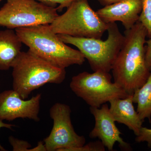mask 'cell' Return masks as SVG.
I'll return each mask as SVG.
<instances>
[{
  "label": "cell",
  "mask_w": 151,
  "mask_h": 151,
  "mask_svg": "<svg viewBox=\"0 0 151 151\" xmlns=\"http://www.w3.org/2000/svg\"><path fill=\"white\" fill-rule=\"evenodd\" d=\"M3 0H1V1ZM40 2L47 5L55 7L58 4L57 7L58 11L62 12L65 8H67L71 5V4L75 1L77 0H36Z\"/></svg>",
  "instance_id": "cell-17"
},
{
  "label": "cell",
  "mask_w": 151,
  "mask_h": 151,
  "mask_svg": "<svg viewBox=\"0 0 151 151\" xmlns=\"http://www.w3.org/2000/svg\"><path fill=\"white\" fill-rule=\"evenodd\" d=\"M109 110L115 122L124 124L136 136L142 127V121L133 105V94L125 98H116L109 101Z\"/></svg>",
  "instance_id": "cell-12"
},
{
  "label": "cell",
  "mask_w": 151,
  "mask_h": 151,
  "mask_svg": "<svg viewBox=\"0 0 151 151\" xmlns=\"http://www.w3.org/2000/svg\"><path fill=\"white\" fill-rule=\"evenodd\" d=\"M9 141L13 151H32L30 144L26 141L19 139L13 136H9Z\"/></svg>",
  "instance_id": "cell-16"
},
{
  "label": "cell",
  "mask_w": 151,
  "mask_h": 151,
  "mask_svg": "<svg viewBox=\"0 0 151 151\" xmlns=\"http://www.w3.org/2000/svg\"><path fill=\"white\" fill-rule=\"evenodd\" d=\"M15 31L30 50L55 67L65 69L70 65H82L85 62L81 52L60 40L50 24L18 28Z\"/></svg>",
  "instance_id": "cell-2"
},
{
  "label": "cell",
  "mask_w": 151,
  "mask_h": 151,
  "mask_svg": "<svg viewBox=\"0 0 151 151\" xmlns=\"http://www.w3.org/2000/svg\"><path fill=\"white\" fill-rule=\"evenodd\" d=\"M90 111L94 116L95 124L89 134V137L98 138L109 151L113 150L116 142L119 143L121 148L127 150H131L129 144L121 137L122 133L116 127L107 104H103L101 108L90 107Z\"/></svg>",
  "instance_id": "cell-10"
},
{
  "label": "cell",
  "mask_w": 151,
  "mask_h": 151,
  "mask_svg": "<svg viewBox=\"0 0 151 151\" xmlns=\"http://www.w3.org/2000/svg\"><path fill=\"white\" fill-rule=\"evenodd\" d=\"M145 60L146 65L151 70V38L146 41Z\"/></svg>",
  "instance_id": "cell-20"
},
{
  "label": "cell",
  "mask_w": 151,
  "mask_h": 151,
  "mask_svg": "<svg viewBox=\"0 0 151 151\" xmlns=\"http://www.w3.org/2000/svg\"><path fill=\"white\" fill-rule=\"evenodd\" d=\"M21 40L13 29L0 31V70H8L21 52Z\"/></svg>",
  "instance_id": "cell-13"
},
{
  "label": "cell",
  "mask_w": 151,
  "mask_h": 151,
  "mask_svg": "<svg viewBox=\"0 0 151 151\" xmlns=\"http://www.w3.org/2000/svg\"><path fill=\"white\" fill-rule=\"evenodd\" d=\"M1 0H0V2H1Z\"/></svg>",
  "instance_id": "cell-23"
},
{
  "label": "cell",
  "mask_w": 151,
  "mask_h": 151,
  "mask_svg": "<svg viewBox=\"0 0 151 151\" xmlns=\"http://www.w3.org/2000/svg\"><path fill=\"white\" fill-rule=\"evenodd\" d=\"M105 148L101 141H97L84 145L81 147L73 149L71 151H104Z\"/></svg>",
  "instance_id": "cell-18"
},
{
  "label": "cell",
  "mask_w": 151,
  "mask_h": 151,
  "mask_svg": "<svg viewBox=\"0 0 151 151\" xmlns=\"http://www.w3.org/2000/svg\"><path fill=\"white\" fill-rule=\"evenodd\" d=\"M101 5L105 6L120 1L121 0H97Z\"/></svg>",
  "instance_id": "cell-22"
},
{
  "label": "cell",
  "mask_w": 151,
  "mask_h": 151,
  "mask_svg": "<svg viewBox=\"0 0 151 151\" xmlns=\"http://www.w3.org/2000/svg\"><path fill=\"white\" fill-rule=\"evenodd\" d=\"M109 72L84 71L72 77L71 90L91 107L100 108L113 99L125 98L129 94L115 82Z\"/></svg>",
  "instance_id": "cell-6"
},
{
  "label": "cell",
  "mask_w": 151,
  "mask_h": 151,
  "mask_svg": "<svg viewBox=\"0 0 151 151\" xmlns=\"http://www.w3.org/2000/svg\"><path fill=\"white\" fill-rule=\"evenodd\" d=\"M142 9V0H121L104 6L96 12L105 23L120 22L128 30L139 21Z\"/></svg>",
  "instance_id": "cell-11"
},
{
  "label": "cell",
  "mask_w": 151,
  "mask_h": 151,
  "mask_svg": "<svg viewBox=\"0 0 151 151\" xmlns=\"http://www.w3.org/2000/svg\"><path fill=\"white\" fill-rule=\"evenodd\" d=\"M49 113L53 127L50 134L44 140L46 151H71L85 145V137L78 135L72 125L70 106L55 103Z\"/></svg>",
  "instance_id": "cell-8"
},
{
  "label": "cell",
  "mask_w": 151,
  "mask_h": 151,
  "mask_svg": "<svg viewBox=\"0 0 151 151\" xmlns=\"http://www.w3.org/2000/svg\"><path fill=\"white\" fill-rule=\"evenodd\" d=\"M50 25L57 35L97 39L101 38L108 26L90 6L88 0L73 2Z\"/></svg>",
  "instance_id": "cell-5"
},
{
  "label": "cell",
  "mask_w": 151,
  "mask_h": 151,
  "mask_svg": "<svg viewBox=\"0 0 151 151\" xmlns=\"http://www.w3.org/2000/svg\"><path fill=\"white\" fill-rule=\"evenodd\" d=\"M107 39L94 38L76 37L58 34L63 42L78 49L89 62L94 72H110L122 48L124 36L120 32L116 22L108 24Z\"/></svg>",
  "instance_id": "cell-4"
},
{
  "label": "cell",
  "mask_w": 151,
  "mask_h": 151,
  "mask_svg": "<svg viewBox=\"0 0 151 151\" xmlns=\"http://www.w3.org/2000/svg\"><path fill=\"white\" fill-rule=\"evenodd\" d=\"M15 127V125L11 124H6V123H4L3 121L0 120V129L4 128L9 129L12 130L13 128ZM0 150L2 151H6L5 149L4 148V147L1 145V144H0Z\"/></svg>",
  "instance_id": "cell-21"
},
{
  "label": "cell",
  "mask_w": 151,
  "mask_h": 151,
  "mask_svg": "<svg viewBox=\"0 0 151 151\" xmlns=\"http://www.w3.org/2000/svg\"><path fill=\"white\" fill-rule=\"evenodd\" d=\"M58 15L56 7L36 0H6L0 9V26L13 29L50 24Z\"/></svg>",
  "instance_id": "cell-7"
},
{
  "label": "cell",
  "mask_w": 151,
  "mask_h": 151,
  "mask_svg": "<svg viewBox=\"0 0 151 151\" xmlns=\"http://www.w3.org/2000/svg\"><path fill=\"white\" fill-rule=\"evenodd\" d=\"M42 95L37 94L25 100L14 89L0 93V120L12 121L19 118L39 122Z\"/></svg>",
  "instance_id": "cell-9"
},
{
  "label": "cell",
  "mask_w": 151,
  "mask_h": 151,
  "mask_svg": "<svg viewBox=\"0 0 151 151\" xmlns=\"http://www.w3.org/2000/svg\"><path fill=\"white\" fill-rule=\"evenodd\" d=\"M133 101L137 104V111L140 119L143 121L147 119L151 123V71L146 83L133 93Z\"/></svg>",
  "instance_id": "cell-14"
},
{
  "label": "cell",
  "mask_w": 151,
  "mask_h": 151,
  "mask_svg": "<svg viewBox=\"0 0 151 151\" xmlns=\"http://www.w3.org/2000/svg\"><path fill=\"white\" fill-rule=\"evenodd\" d=\"M135 141L138 143L146 142L149 147L151 148V129L142 127Z\"/></svg>",
  "instance_id": "cell-19"
},
{
  "label": "cell",
  "mask_w": 151,
  "mask_h": 151,
  "mask_svg": "<svg viewBox=\"0 0 151 151\" xmlns=\"http://www.w3.org/2000/svg\"><path fill=\"white\" fill-rule=\"evenodd\" d=\"M145 29L147 36L151 38V0H142V9L139 21Z\"/></svg>",
  "instance_id": "cell-15"
},
{
  "label": "cell",
  "mask_w": 151,
  "mask_h": 151,
  "mask_svg": "<svg viewBox=\"0 0 151 151\" xmlns=\"http://www.w3.org/2000/svg\"><path fill=\"white\" fill-rule=\"evenodd\" d=\"M11 68L13 89L24 100L33 91L45 84H61L66 75L65 69L55 67L29 49L21 52Z\"/></svg>",
  "instance_id": "cell-3"
},
{
  "label": "cell",
  "mask_w": 151,
  "mask_h": 151,
  "mask_svg": "<svg viewBox=\"0 0 151 151\" xmlns=\"http://www.w3.org/2000/svg\"><path fill=\"white\" fill-rule=\"evenodd\" d=\"M124 40L112 70L114 82L129 94L146 83L150 73L145 60L147 31L139 21L124 32Z\"/></svg>",
  "instance_id": "cell-1"
}]
</instances>
